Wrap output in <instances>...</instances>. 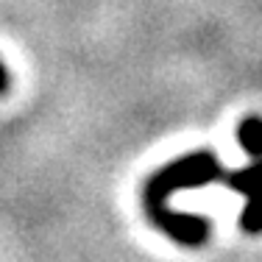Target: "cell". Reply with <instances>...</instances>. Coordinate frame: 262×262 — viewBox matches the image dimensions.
I'll return each instance as SVG.
<instances>
[{"mask_svg":"<svg viewBox=\"0 0 262 262\" xmlns=\"http://www.w3.org/2000/svg\"><path fill=\"white\" fill-rule=\"evenodd\" d=\"M237 142L254 159H262V117L251 115L246 120H240V126H237Z\"/></svg>","mask_w":262,"mask_h":262,"instance_id":"cell-3","label":"cell"},{"mask_svg":"<svg viewBox=\"0 0 262 262\" xmlns=\"http://www.w3.org/2000/svg\"><path fill=\"white\" fill-rule=\"evenodd\" d=\"M226 187L246 195V209L240 212V229L248 234H262V159L240 170L226 173Z\"/></svg>","mask_w":262,"mask_h":262,"instance_id":"cell-2","label":"cell"},{"mask_svg":"<svg viewBox=\"0 0 262 262\" xmlns=\"http://www.w3.org/2000/svg\"><path fill=\"white\" fill-rule=\"evenodd\" d=\"M223 179H226V170L212 151H192L165 165L145 182L142 207H145L148 221L182 246H204L209 237V221L204 215L173 212L167 207V195L176 190H187V187H207Z\"/></svg>","mask_w":262,"mask_h":262,"instance_id":"cell-1","label":"cell"},{"mask_svg":"<svg viewBox=\"0 0 262 262\" xmlns=\"http://www.w3.org/2000/svg\"><path fill=\"white\" fill-rule=\"evenodd\" d=\"M9 90V73H6V67H3V61H0V95Z\"/></svg>","mask_w":262,"mask_h":262,"instance_id":"cell-4","label":"cell"}]
</instances>
